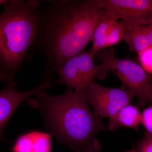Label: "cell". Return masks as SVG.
Returning <instances> with one entry per match:
<instances>
[{
    "label": "cell",
    "mask_w": 152,
    "mask_h": 152,
    "mask_svg": "<svg viewBox=\"0 0 152 152\" xmlns=\"http://www.w3.org/2000/svg\"><path fill=\"white\" fill-rule=\"evenodd\" d=\"M109 18L121 23L125 29L152 21V0H98Z\"/></svg>",
    "instance_id": "6"
},
{
    "label": "cell",
    "mask_w": 152,
    "mask_h": 152,
    "mask_svg": "<svg viewBox=\"0 0 152 152\" xmlns=\"http://www.w3.org/2000/svg\"><path fill=\"white\" fill-rule=\"evenodd\" d=\"M94 60L107 67L120 79L123 86L138 98L140 107L149 102V92L152 75L141 65L131 59L117 58L112 47L102 49L96 53Z\"/></svg>",
    "instance_id": "4"
},
{
    "label": "cell",
    "mask_w": 152,
    "mask_h": 152,
    "mask_svg": "<svg viewBox=\"0 0 152 152\" xmlns=\"http://www.w3.org/2000/svg\"><path fill=\"white\" fill-rule=\"evenodd\" d=\"M37 13V31L27 59L45 62L42 81L51 80L69 59L83 51L105 12L98 0H49Z\"/></svg>",
    "instance_id": "1"
},
{
    "label": "cell",
    "mask_w": 152,
    "mask_h": 152,
    "mask_svg": "<svg viewBox=\"0 0 152 152\" xmlns=\"http://www.w3.org/2000/svg\"><path fill=\"white\" fill-rule=\"evenodd\" d=\"M125 32L124 27L123 25L118 21L113 20L109 30L107 39V48L112 47L124 39Z\"/></svg>",
    "instance_id": "13"
},
{
    "label": "cell",
    "mask_w": 152,
    "mask_h": 152,
    "mask_svg": "<svg viewBox=\"0 0 152 152\" xmlns=\"http://www.w3.org/2000/svg\"><path fill=\"white\" fill-rule=\"evenodd\" d=\"M113 20L105 15L95 29L91 41L93 46L90 50L94 56L99 51L107 48V39Z\"/></svg>",
    "instance_id": "12"
},
{
    "label": "cell",
    "mask_w": 152,
    "mask_h": 152,
    "mask_svg": "<svg viewBox=\"0 0 152 152\" xmlns=\"http://www.w3.org/2000/svg\"><path fill=\"white\" fill-rule=\"evenodd\" d=\"M52 80L44 81L33 89L20 92L15 80L8 83L0 91V140L5 141L3 131L10 118L21 103L31 97L46 91L51 86Z\"/></svg>",
    "instance_id": "8"
},
{
    "label": "cell",
    "mask_w": 152,
    "mask_h": 152,
    "mask_svg": "<svg viewBox=\"0 0 152 152\" xmlns=\"http://www.w3.org/2000/svg\"><path fill=\"white\" fill-rule=\"evenodd\" d=\"M141 124L144 126L147 132L152 134V105L145 109L142 113Z\"/></svg>",
    "instance_id": "16"
},
{
    "label": "cell",
    "mask_w": 152,
    "mask_h": 152,
    "mask_svg": "<svg viewBox=\"0 0 152 152\" xmlns=\"http://www.w3.org/2000/svg\"><path fill=\"white\" fill-rule=\"evenodd\" d=\"M141 65L148 73L152 75V47L138 54Z\"/></svg>",
    "instance_id": "14"
},
{
    "label": "cell",
    "mask_w": 152,
    "mask_h": 152,
    "mask_svg": "<svg viewBox=\"0 0 152 152\" xmlns=\"http://www.w3.org/2000/svg\"><path fill=\"white\" fill-rule=\"evenodd\" d=\"M124 40L127 44L131 52L139 54L150 47L145 26L126 29Z\"/></svg>",
    "instance_id": "11"
},
{
    "label": "cell",
    "mask_w": 152,
    "mask_h": 152,
    "mask_svg": "<svg viewBox=\"0 0 152 152\" xmlns=\"http://www.w3.org/2000/svg\"><path fill=\"white\" fill-rule=\"evenodd\" d=\"M0 14V75L14 80L34 42L39 0L7 1Z\"/></svg>",
    "instance_id": "3"
},
{
    "label": "cell",
    "mask_w": 152,
    "mask_h": 152,
    "mask_svg": "<svg viewBox=\"0 0 152 152\" xmlns=\"http://www.w3.org/2000/svg\"><path fill=\"white\" fill-rule=\"evenodd\" d=\"M145 27L149 42L150 47H152V21L148 25H147V26H145Z\"/></svg>",
    "instance_id": "18"
},
{
    "label": "cell",
    "mask_w": 152,
    "mask_h": 152,
    "mask_svg": "<svg viewBox=\"0 0 152 152\" xmlns=\"http://www.w3.org/2000/svg\"><path fill=\"white\" fill-rule=\"evenodd\" d=\"M90 50L83 51L69 59L57 71V83L64 84L75 91L83 92L94 79H104L110 72L107 67L95 64Z\"/></svg>",
    "instance_id": "5"
},
{
    "label": "cell",
    "mask_w": 152,
    "mask_h": 152,
    "mask_svg": "<svg viewBox=\"0 0 152 152\" xmlns=\"http://www.w3.org/2000/svg\"><path fill=\"white\" fill-rule=\"evenodd\" d=\"M101 149L100 145L97 139H96L93 143L87 148L85 152H99Z\"/></svg>",
    "instance_id": "17"
},
{
    "label": "cell",
    "mask_w": 152,
    "mask_h": 152,
    "mask_svg": "<svg viewBox=\"0 0 152 152\" xmlns=\"http://www.w3.org/2000/svg\"><path fill=\"white\" fill-rule=\"evenodd\" d=\"M128 152H134V151H130Z\"/></svg>",
    "instance_id": "22"
},
{
    "label": "cell",
    "mask_w": 152,
    "mask_h": 152,
    "mask_svg": "<svg viewBox=\"0 0 152 152\" xmlns=\"http://www.w3.org/2000/svg\"><path fill=\"white\" fill-rule=\"evenodd\" d=\"M1 82H2V83H4V79H3L2 77H1V75H0V83H1Z\"/></svg>",
    "instance_id": "21"
},
{
    "label": "cell",
    "mask_w": 152,
    "mask_h": 152,
    "mask_svg": "<svg viewBox=\"0 0 152 152\" xmlns=\"http://www.w3.org/2000/svg\"><path fill=\"white\" fill-rule=\"evenodd\" d=\"M7 2V1H5V0H0V6L2 5H4Z\"/></svg>",
    "instance_id": "20"
},
{
    "label": "cell",
    "mask_w": 152,
    "mask_h": 152,
    "mask_svg": "<svg viewBox=\"0 0 152 152\" xmlns=\"http://www.w3.org/2000/svg\"><path fill=\"white\" fill-rule=\"evenodd\" d=\"M141 113L138 107L128 104L110 118L109 129L115 132L119 128L124 126L138 131L141 124Z\"/></svg>",
    "instance_id": "10"
},
{
    "label": "cell",
    "mask_w": 152,
    "mask_h": 152,
    "mask_svg": "<svg viewBox=\"0 0 152 152\" xmlns=\"http://www.w3.org/2000/svg\"><path fill=\"white\" fill-rule=\"evenodd\" d=\"M134 152H152V134L145 133L144 137L134 150Z\"/></svg>",
    "instance_id": "15"
},
{
    "label": "cell",
    "mask_w": 152,
    "mask_h": 152,
    "mask_svg": "<svg viewBox=\"0 0 152 152\" xmlns=\"http://www.w3.org/2000/svg\"><path fill=\"white\" fill-rule=\"evenodd\" d=\"M52 135L38 131L24 134L17 139L12 152H51Z\"/></svg>",
    "instance_id": "9"
},
{
    "label": "cell",
    "mask_w": 152,
    "mask_h": 152,
    "mask_svg": "<svg viewBox=\"0 0 152 152\" xmlns=\"http://www.w3.org/2000/svg\"><path fill=\"white\" fill-rule=\"evenodd\" d=\"M149 100V102H152V79L150 84Z\"/></svg>",
    "instance_id": "19"
},
{
    "label": "cell",
    "mask_w": 152,
    "mask_h": 152,
    "mask_svg": "<svg viewBox=\"0 0 152 152\" xmlns=\"http://www.w3.org/2000/svg\"><path fill=\"white\" fill-rule=\"evenodd\" d=\"M35 96L28 99V105L41 112L50 134L74 152H85L98 133L106 130L99 115L91 110L84 91L67 88L61 96L44 91Z\"/></svg>",
    "instance_id": "2"
},
{
    "label": "cell",
    "mask_w": 152,
    "mask_h": 152,
    "mask_svg": "<svg viewBox=\"0 0 152 152\" xmlns=\"http://www.w3.org/2000/svg\"><path fill=\"white\" fill-rule=\"evenodd\" d=\"M84 94L98 115L109 118L129 104L135 96L134 93L129 90L107 88L98 84L94 80L87 87Z\"/></svg>",
    "instance_id": "7"
}]
</instances>
